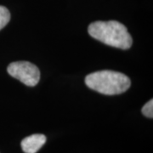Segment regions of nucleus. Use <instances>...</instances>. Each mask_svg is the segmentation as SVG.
<instances>
[{
  "label": "nucleus",
  "instance_id": "f257e3e1",
  "mask_svg": "<svg viewBox=\"0 0 153 153\" xmlns=\"http://www.w3.org/2000/svg\"><path fill=\"white\" fill-rule=\"evenodd\" d=\"M88 33L94 39L117 49H128L133 44L127 27L117 21L92 22L88 27Z\"/></svg>",
  "mask_w": 153,
  "mask_h": 153
},
{
  "label": "nucleus",
  "instance_id": "f03ea898",
  "mask_svg": "<svg viewBox=\"0 0 153 153\" xmlns=\"http://www.w3.org/2000/svg\"><path fill=\"white\" fill-rule=\"evenodd\" d=\"M88 87L106 95L120 94L126 92L130 86L131 81L128 76L119 71L104 70L88 74L85 77Z\"/></svg>",
  "mask_w": 153,
  "mask_h": 153
},
{
  "label": "nucleus",
  "instance_id": "7ed1b4c3",
  "mask_svg": "<svg viewBox=\"0 0 153 153\" xmlns=\"http://www.w3.org/2000/svg\"><path fill=\"white\" fill-rule=\"evenodd\" d=\"M7 71L11 76L30 87L36 86L40 79L39 69L28 61L12 62L8 66Z\"/></svg>",
  "mask_w": 153,
  "mask_h": 153
},
{
  "label": "nucleus",
  "instance_id": "20e7f679",
  "mask_svg": "<svg viewBox=\"0 0 153 153\" xmlns=\"http://www.w3.org/2000/svg\"><path fill=\"white\" fill-rule=\"evenodd\" d=\"M47 138L42 134H35L26 137L21 143L22 151L25 153H37L42 148Z\"/></svg>",
  "mask_w": 153,
  "mask_h": 153
},
{
  "label": "nucleus",
  "instance_id": "39448f33",
  "mask_svg": "<svg viewBox=\"0 0 153 153\" xmlns=\"http://www.w3.org/2000/svg\"><path fill=\"white\" fill-rule=\"evenodd\" d=\"M10 21V13L4 6L0 5V31Z\"/></svg>",
  "mask_w": 153,
  "mask_h": 153
},
{
  "label": "nucleus",
  "instance_id": "423d86ee",
  "mask_svg": "<svg viewBox=\"0 0 153 153\" xmlns=\"http://www.w3.org/2000/svg\"><path fill=\"white\" fill-rule=\"evenodd\" d=\"M142 114L144 116H146V117L149 118H152L153 117V100H151L150 101H148L146 104L143 106L142 110Z\"/></svg>",
  "mask_w": 153,
  "mask_h": 153
}]
</instances>
